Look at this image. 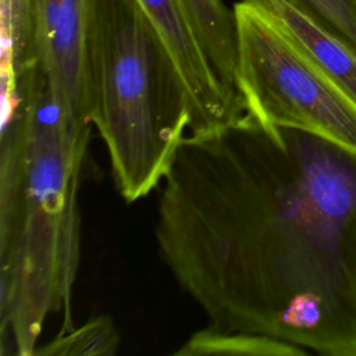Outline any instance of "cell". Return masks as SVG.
Here are the masks:
<instances>
[{
  "mask_svg": "<svg viewBox=\"0 0 356 356\" xmlns=\"http://www.w3.org/2000/svg\"><path fill=\"white\" fill-rule=\"evenodd\" d=\"M156 241L210 325L356 356V154L246 111L186 134Z\"/></svg>",
  "mask_w": 356,
  "mask_h": 356,
  "instance_id": "6da1fadb",
  "label": "cell"
},
{
  "mask_svg": "<svg viewBox=\"0 0 356 356\" xmlns=\"http://www.w3.org/2000/svg\"><path fill=\"white\" fill-rule=\"evenodd\" d=\"M54 102L38 63L1 76V353L33 356L44 321L70 331L79 266L78 188L90 131Z\"/></svg>",
  "mask_w": 356,
  "mask_h": 356,
  "instance_id": "7a4b0ae2",
  "label": "cell"
},
{
  "mask_svg": "<svg viewBox=\"0 0 356 356\" xmlns=\"http://www.w3.org/2000/svg\"><path fill=\"white\" fill-rule=\"evenodd\" d=\"M88 83L115 186L136 202L161 185L192 122L184 78L138 0H89Z\"/></svg>",
  "mask_w": 356,
  "mask_h": 356,
  "instance_id": "3957f363",
  "label": "cell"
},
{
  "mask_svg": "<svg viewBox=\"0 0 356 356\" xmlns=\"http://www.w3.org/2000/svg\"><path fill=\"white\" fill-rule=\"evenodd\" d=\"M238 90L252 114L321 136L356 154V103L341 90L261 7L234 6Z\"/></svg>",
  "mask_w": 356,
  "mask_h": 356,
  "instance_id": "277c9868",
  "label": "cell"
},
{
  "mask_svg": "<svg viewBox=\"0 0 356 356\" xmlns=\"http://www.w3.org/2000/svg\"><path fill=\"white\" fill-rule=\"evenodd\" d=\"M33 47L54 102L76 125L90 122L89 0H32Z\"/></svg>",
  "mask_w": 356,
  "mask_h": 356,
  "instance_id": "5b68a950",
  "label": "cell"
},
{
  "mask_svg": "<svg viewBox=\"0 0 356 356\" xmlns=\"http://www.w3.org/2000/svg\"><path fill=\"white\" fill-rule=\"evenodd\" d=\"M168 46L186 85L192 122L189 134H204L227 127L248 110L218 79L182 0H138Z\"/></svg>",
  "mask_w": 356,
  "mask_h": 356,
  "instance_id": "8992f818",
  "label": "cell"
},
{
  "mask_svg": "<svg viewBox=\"0 0 356 356\" xmlns=\"http://www.w3.org/2000/svg\"><path fill=\"white\" fill-rule=\"evenodd\" d=\"M264 8L289 39L356 103V54L289 0H245Z\"/></svg>",
  "mask_w": 356,
  "mask_h": 356,
  "instance_id": "52a82bcc",
  "label": "cell"
},
{
  "mask_svg": "<svg viewBox=\"0 0 356 356\" xmlns=\"http://www.w3.org/2000/svg\"><path fill=\"white\" fill-rule=\"evenodd\" d=\"M182 3L218 79L228 92L242 100L238 90V38L234 10H229L222 0H182Z\"/></svg>",
  "mask_w": 356,
  "mask_h": 356,
  "instance_id": "ba28073f",
  "label": "cell"
},
{
  "mask_svg": "<svg viewBox=\"0 0 356 356\" xmlns=\"http://www.w3.org/2000/svg\"><path fill=\"white\" fill-rule=\"evenodd\" d=\"M310 352L295 343L256 332L224 330L207 325L195 332L178 350L177 356L200 355H252V356H305Z\"/></svg>",
  "mask_w": 356,
  "mask_h": 356,
  "instance_id": "9c48e42d",
  "label": "cell"
},
{
  "mask_svg": "<svg viewBox=\"0 0 356 356\" xmlns=\"http://www.w3.org/2000/svg\"><path fill=\"white\" fill-rule=\"evenodd\" d=\"M1 67L14 71L36 63L32 0H0Z\"/></svg>",
  "mask_w": 356,
  "mask_h": 356,
  "instance_id": "30bf717a",
  "label": "cell"
},
{
  "mask_svg": "<svg viewBox=\"0 0 356 356\" xmlns=\"http://www.w3.org/2000/svg\"><path fill=\"white\" fill-rule=\"evenodd\" d=\"M120 346V334L107 316H99L78 328L58 334L46 345H39L33 356H88L114 355Z\"/></svg>",
  "mask_w": 356,
  "mask_h": 356,
  "instance_id": "8fae6325",
  "label": "cell"
},
{
  "mask_svg": "<svg viewBox=\"0 0 356 356\" xmlns=\"http://www.w3.org/2000/svg\"><path fill=\"white\" fill-rule=\"evenodd\" d=\"M356 54V0H289Z\"/></svg>",
  "mask_w": 356,
  "mask_h": 356,
  "instance_id": "7c38bea8",
  "label": "cell"
}]
</instances>
